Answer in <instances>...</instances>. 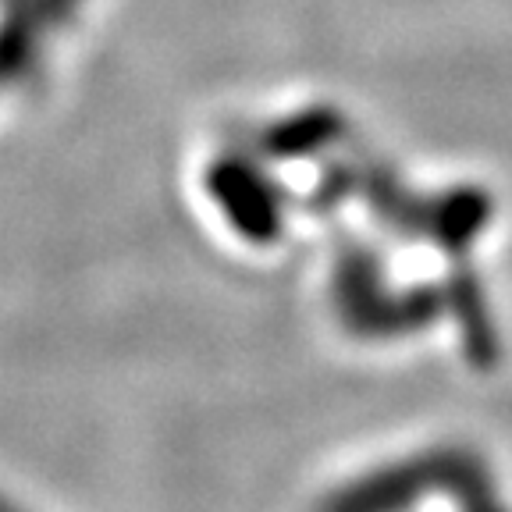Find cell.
Returning a JSON list of instances; mask_svg holds the SVG:
<instances>
[{
    "label": "cell",
    "mask_w": 512,
    "mask_h": 512,
    "mask_svg": "<svg viewBox=\"0 0 512 512\" xmlns=\"http://www.w3.org/2000/svg\"><path fill=\"white\" fill-rule=\"evenodd\" d=\"M210 196L224 210L239 235L253 242H271L281 232V203L260 171L239 160H221L210 168Z\"/></svg>",
    "instance_id": "6da1fadb"
},
{
    "label": "cell",
    "mask_w": 512,
    "mask_h": 512,
    "mask_svg": "<svg viewBox=\"0 0 512 512\" xmlns=\"http://www.w3.org/2000/svg\"><path fill=\"white\" fill-rule=\"evenodd\" d=\"M320 125H324L320 114H303V118L281 121V125L271 128V136H267V150H274L278 157H285V153L313 150V146H317Z\"/></svg>",
    "instance_id": "7a4b0ae2"
},
{
    "label": "cell",
    "mask_w": 512,
    "mask_h": 512,
    "mask_svg": "<svg viewBox=\"0 0 512 512\" xmlns=\"http://www.w3.org/2000/svg\"><path fill=\"white\" fill-rule=\"evenodd\" d=\"M0 512H22V509H18V505H15V502H8V498L0 495Z\"/></svg>",
    "instance_id": "3957f363"
}]
</instances>
